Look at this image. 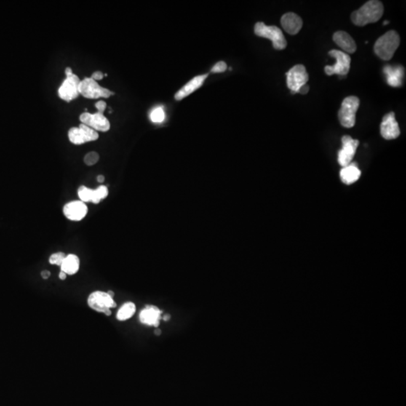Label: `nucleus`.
<instances>
[{"label":"nucleus","mask_w":406,"mask_h":406,"mask_svg":"<svg viewBox=\"0 0 406 406\" xmlns=\"http://www.w3.org/2000/svg\"><path fill=\"white\" fill-rule=\"evenodd\" d=\"M343 148L339 151L338 162L340 166L349 165L355 155L359 141L353 140L350 136H345L342 139Z\"/></svg>","instance_id":"obj_11"},{"label":"nucleus","mask_w":406,"mask_h":406,"mask_svg":"<svg viewBox=\"0 0 406 406\" xmlns=\"http://www.w3.org/2000/svg\"><path fill=\"white\" fill-rule=\"evenodd\" d=\"M332 57L336 60V63L333 65H327L324 68L326 74L327 76L339 75V76H346L350 71L351 67V57L349 54L339 50H332L329 52Z\"/></svg>","instance_id":"obj_6"},{"label":"nucleus","mask_w":406,"mask_h":406,"mask_svg":"<svg viewBox=\"0 0 406 406\" xmlns=\"http://www.w3.org/2000/svg\"><path fill=\"white\" fill-rule=\"evenodd\" d=\"M41 276L43 279H48L51 276V273L49 270H43L41 273Z\"/></svg>","instance_id":"obj_32"},{"label":"nucleus","mask_w":406,"mask_h":406,"mask_svg":"<svg viewBox=\"0 0 406 406\" xmlns=\"http://www.w3.org/2000/svg\"><path fill=\"white\" fill-rule=\"evenodd\" d=\"M136 312V305L133 303L128 302L121 306L117 314V318L121 321H127L132 317Z\"/></svg>","instance_id":"obj_22"},{"label":"nucleus","mask_w":406,"mask_h":406,"mask_svg":"<svg viewBox=\"0 0 406 406\" xmlns=\"http://www.w3.org/2000/svg\"><path fill=\"white\" fill-rule=\"evenodd\" d=\"M81 80L76 75L66 77L58 89V95L61 100L65 102H71L79 95V85Z\"/></svg>","instance_id":"obj_10"},{"label":"nucleus","mask_w":406,"mask_h":406,"mask_svg":"<svg viewBox=\"0 0 406 406\" xmlns=\"http://www.w3.org/2000/svg\"><path fill=\"white\" fill-rule=\"evenodd\" d=\"M283 29L290 35H297L303 27V20L295 13L289 12L281 17Z\"/></svg>","instance_id":"obj_15"},{"label":"nucleus","mask_w":406,"mask_h":406,"mask_svg":"<svg viewBox=\"0 0 406 406\" xmlns=\"http://www.w3.org/2000/svg\"><path fill=\"white\" fill-rule=\"evenodd\" d=\"M404 73L405 70L402 65L394 67L386 65L384 68V73L386 75L387 82L391 87H399L402 85Z\"/></svg>","instance_id":"obj_16"},{"label":"nucleus","mask_w":406,"mask_h":406,"mask_svg":"<svg viewBox=\"0 0 406 406\" xmlns=\"http://www.w3.org/2000/svg\"><path fill=\"white\" fill-rule=\"evenodd\" d=\"M87 303L92 309L103 313L107 316L111 314L110 308H115L117 305L112 297L107 292L102 291L93 292L89 296Z\"/></svg>","instance_id":"obj_7"},{"label":"nucleus","mask_w":406,"mask_h":406,"mask_svg":"<svg viewBox=\"0 0 406 406\" xmlns=\"http://www.w3.org/2000/svg\"><path fill=\"white\" fill-rule=\"evenodd\" d=\"M169 319H170V315H169V314H166V315L164 317V320L165 321H169Z\"/></svg>","instance_id":"obj_37"},{"label":"nucleus","mask_w":406,"mask_h":406,"mask_svg":"<svg viewBox=\"0 0 406 406\" xmlns=\"http://www.w3.org/2000/svg\"><path fill=\"white\" fill-rule=\"evenodd\" d=\"M64 215L72 221H80L87 215L88 209L85 202L81 200L72 201L63 206Z\"/></svg>","instance_id":"obj_13"},{"label":"nucleus","mask_w":406,"mask_h":406,"mask_svg":"<svg viewBox=\"0 0 406 406\" xmlns=\"http://www.w3.org/2000/svg\"><path fill=\"white\" fill-rule=\"evenodd\" d=\"M309 91V87H308V84H305L303 85V87H300V89H299L298 93L299 94H306Z\"/></svg>","instance_id":"obj_31"},{"label":"nucleus","mask_w":406,"mask_h":406,"mask_svg":"<svg viewBox=\"0 0 406 406\" xmlns=\"http://www.w3.org/2000/svg\"><path fill=\"white\" fill-rule=\"evenodd\" d=\"M65 256L66 255L63 252H56V253L51 254L50 257H49V263L51 265H57V266H61Z\"/></svg>","instance_id":"obj_26"},{"label":"nucleus","mask_w":406,"mask_h":406,"mask_svg":"<svg viewBox=\"0 0 406 406\" xmlns=\"http://www.w3.org/2000/svg\"><path fill=\"white\" fill-rule=\"evenodd\" d=\"M99 160H100V155L95 151L87 153L84 158V164L89 166L95 165Z\"/></svg>","instance_id":"obj_27"},{"label":"nucleus","mask_w":406,"mask_h":406,"mask_svg":"<svg viewBox=\"0 0 406 406\" xmlns=\"http://www.w3.org/2000/svg\"><path fill=\"white\" fill-rule=\"evenodd\" d=\"M66 276L67 275L65 274V273H64V272L60 271V274H59V278H60V279L63 280H63L66 279Z\"/></svg>","instance_id":"obj_34"},{"label":"nucleus","mask_w":406,"mask_h":406,"mask_svg":"<svg viewBox=\"0 0 406 406\" xmlns=\"http://www.w3.org/2000/svg\"><path fill=\"white\" fill-rule=\"evenodd\" d=\"M95 192V198H94V204H98L102 200L105 199L108 196V189L105 185H100V187L94 189Z\"/></svg>","instance_id":"obj_24"},{"label":"nucleus","mask_w":406,"mask_h":406,"mask_svg":"<svg viewBox=\"0 0 406 406\" xmlns=\"http://www.w3.org/2000/svg\"><path fill=\"white\" fill-rule=\"evenodd\" d=\"M254 33L257 36L271 40L276 50H284L287 47V41L282 31L276 26H267L263 22H258L254 26Z\"/></svg>","instance_id":"obj_3"},{"label":"nucleus","mask_w":406,"mask_h":406,"mask_svg":"<svg viewBox=\"0 0 406 406\" xmlns=\"http://www.w3.org/2000/svg\"><path fill=\"white\" fill-rule=\"evenodd\" d=\"M95 105L96 108L98 110V112L100 113V114H103L105 108H106V102L100 100V101L97 102Z\"/></svg>","instance_id":"obj_29"},{"label":"nucleus","mask_w":406,"mask_h":406,"mask_svg":"<svg viewBox=\"0 0 406 406\" xmlns=\"http://www.w3.org/2000/svg\"><path fill=\"white\" fill-rule=\"evenodd\" d=\"M80 121L83 124L91 127L95 131L107 132L110 129V123L103 114L97 112L95 114H89L84 112L80 116Z\"/></svg>","instance_id":"obj_12"},{"label":"nucleus","mask_w":406,"mask_h":406,"mask_svg":"<svg viewBox=\"0 0 406 406\" xmlns=\"http://www.w3.org/2000/svg\"><path fill=\"white\" fill-rule=\"evenodd\" d=\"M162 311L153 305H147L145 309L141 311L140 320L142 324L157 327L161 321Z\"/></svg>","instance_id":"obj_17"},{"label":"nucleus","mask_w":406,"mask_h":406,"mask_svg":"<svg viewBox=\"0 0 406 406\" xmlns=\"http://www.w3.org/2000/svg\"><path fill=\"white\" fill-rule=\"evenodd\" d=\"M65 75H66V77H70L72 75H73V70H72V69L70 68V67H67V68L65 69Z\"/></svg>","instance_id":"obj_33"},{"label":"nucleus","mask_w":406,"mask_h":406,"mask_svg":"<svg viewBox=\"0 0 406 406\" xmlns=\"http://www.w3.org/2000/svg\"><path fill=\"white\" fill-rule=\"evenodd\" d=\"M104 74L100 71H97L95 73H93L92 76H91V78L94 79V81H100V80H102L103 78Z\"/></svg>","instance_id":"obj_30"},{"label":"nucleus","mask_w":406,"mask_h":406,"mask_svg":"<svg viewBox=\"0 0 406 406\" xmlns=\"http://www.w3.org/2000/svg\"><path fill=\"white\" fill-rule=\"evenodd\" d=\"M400 38L394 30H391L381 36L374 46L375 54L383 60H390L399 48Z\"/></svg>","instance_id":"obj_2"},{"label":"nucleus","mask_w":406,"mask_h":406,"mask_svg":"<svg viewBox=\"0 0 406 406\" xmlns=\"http://www.w3.org/2000/svg\"><path fill=\"white\" fill-rule=\"evenodd\" d=\"M389 23H390V22L388 21V20H386V21L384 22L383 25H388V24H389Z\"/></svg>","instance_id":"obj_39"},{"label":"nucleus","mask_w":406,"mask_h":406,"mask_svg":"<svg viewBox=\"0 0 406 406\" xmlns=\"http://www.w3.org/2000/svg\"><path fill=\"white\" fill-rule=\"evenodd\" d=\"M154 333L156 334V335H160L161 334V331L160 330H155Z\"/></svg>","instance_id":"obj_38"},{"label":"nucleus","mask_w":406,"mask_h":406,"mask_svg":"<svg viewBox=\"0 0 406 406\" xmlns=\"http://www.w3.org/2000/svg\"><path fill=\"white\" fill-rule=\"evenodd\" d=\"M286 76H287V87L291 91L292 94H297L300 87L307 84L308 81V75L306 69L301 64L292 67L286 73Z\"/></svg>","instance_id":"obj_8"},{"label":"nucleus","mask_w":406,"mask_h":406,"mask_svg":"<svg viewBox=\"0 0 406 406\" xmlns=\"http://www.w3.org/2000/svg\"><path fill=\"white\" fill-rule=\"evenodd\" d=\"M381 135L387 140H392L398 138L400 135L399 124L395 118L394 112L388 113L383 118L381 124Z\"/></svg>","instance_id":"obj_14"},{"label":"nucleus","mask_w":406,"mask_h":406,"mask_svg":"<svg viewBox=\"0 0 406 406\" xmlns=\"http://www.w3.org/2000/svg\"><path fill=\"white\" fill-rule=\"evenodd\" d=\"M78 196L80 200L82 201V202L94 203V198H95V192H94V189H91V188L82 185V186L79 187L78 189Z\"/></svg>","instance_id":"obj_23"},{"label":"nucleus","mask_w":406,"mask_h":406,"mask_svg":"<svg viewBox=\"0 0 406 406\" xmlns=\"http://www.w3.org/2000/svg\"><path fill=\"white\" fill-rule=\"evenodd\" d=\"M150 118L153 123H161L165 119V113L161 107H157L151 111Z\"/></svg>","instance_id":"obj_25"},{"label":"nucleus","mask_w":406,"mask_h":406,"mask_svg":"<svg viewBox=\"0 0 406 406\" xmlns=\"http://www.w3.org/2000/svg\"><path fill=\"white\" fill-rule=\"evenodd\" d=\"M360 175V170L354 163L343 167L341 172H340L342 182L345 185H351V184L354 183L359 178Z\"/></svg>","instance_id":"obj_20"},{"label":"nucleus","mask_w":406,"mask_h":406,"mask_svg":"<svg viewBox=\"0 0 406 406\" xmlns=\"http://www.w3.org/2000/svg\"><path fill=\"white\" fill-rule=\"evenodd\" d=\"M228 69V65H227L226 63L223 61L218 62L212 67V73H223V72H225Z\"/></svg>","instance_id":"obj_28"},{"label":"nucleus","mask_w":406,"mask_h":406,"mask_svg":"<svg viewBox=\"0 0 406 406\" xmlns=\"http://www.w3.org/2000/svg\"><path fill=\"white\" fill-rule=\"evenodd\" d=\"M359 106V100L354 96L346 97L342 103L338 117L342 126L351 128L355 125L356 113Z\"/></svg>","instance_id":"obj_4"},{"label":"nucleus","mask_w":406,"mask_h":406,"mask_svg":"<svg viewBox=\"0 0 406 406\" xmlns=\"http://www.w3.org/2000/svg\"><path fill=\"white\" fill-rule=\"evenodd\" d=\"M332 39L346 54H354L356 51L355 41L346 32H336L334 33Z\"/></svg>","instance_id":"obj_19"},{"label":"nucleus","mask_w":406,"mask_h":406,"mask_svg":"<svg viewBox=\"0 0 406 406\" xmlns=\"http://www.w3.org/2000/svg\"><path fill=\"white\" fill-rule=\"evenodd\" d=\"M384 14V6L381 2L371 0L362 7L351 14L353 24L358 27H364L369 24L376 23Z\"/></svg>","instance_id":"obj_1"},{"label":"nucleus","mask_w":406,"mask_h":406,"mask_svg":"<svg viewBox=\"0 0 406 406\" xmlns=\"http://www.w3.org/2000/svg\"><path fill=\"white\" fill-rule=\"evenodd\" d=\"M69 140L74 145H80L86 142H93L99 139V134L97 131L91 127L80 124L78 127H73L68 132Z\"/></svg>","instance_id":"obj_9"},{"label":"nucleus","mask_w":406,"mask_h":406,"mask_svg":"<svg viewBox=\"0 0 406 406\" xmlns=\"http://www.w3.org/2000/svg\"><path fill=\"white\" fill-rule=\"evenodd\" d=\"M107 294H108V295L110 296V297H112V298H114V296H115L114 292L111 291V290H109V291L107 292Z\"/></svg>","instance_id":"obj_36"},{"label":"nucleus","mask_w":406,"mask_h":406,"mask_svg":"<svg viewBox=\"0 0 406 406\" xmlns=\"http://www.w3.org/2000/svg\"><path fill=\"white\" fill-rule=\"evenodd\" d=\"M61 271L64 272L66 275L76 274L80 268V260L76 254H70L65 256L63 263H62Z\"/></svg>","instance_id":"obj_21"},{"label":"nucleus","mask_w":406,"mask_h":406,"mask_svg":"<svg viewBox=\"0 0 406 406\" xmlns=\"http://www.w3.org/2000/svg\"><path fill=\"white\" fill-rule=\"evenodd\" d=\"M79 94H81L84 98L94 99L108 98L114 93L109 89L101 87L97 81H94L91 78H86L81 81L79 85Z\"/></svg>","instance_id":"obj_5"},{"label":"nucleus","mask_w":406,"mask_h":406,"mask_svg":"<svg viewBox=\"0 0 406 406\" xmlns=\"http://www.w3.org/2000/svg\"><path fill=\"white\" fill-rule=\"evenodd\" d=\"M208 76H209V75L206 74L193 78L188 84H185L180 91L176 93L175 95V100L177 101H180V100H183L184 98L188 97V96L191 95L192 93L199 89L204 84L205 80L208 78Z\"/></svg>","instance_id":"obj_18"},{"label":"nucleus","mask_w":406,"mask_h":406,"mask_svg":"<svg viewBox=\"0 0 406 406\" xmlns=\"http://www.w3.org/2000/svg\"><path fill=\"white\" fill-rule=\"evenodd\" d=\"M104 181H105V177H104L103 175H100L97 176V182H98L99 183H103Z\"/></svg>","instance_id":"obj_35"}]
</instances>
